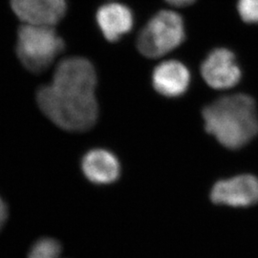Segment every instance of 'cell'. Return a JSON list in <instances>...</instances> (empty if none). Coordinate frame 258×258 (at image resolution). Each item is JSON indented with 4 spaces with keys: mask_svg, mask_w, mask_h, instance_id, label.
<instances>
[{
    "mask_svg": "<svg viewBox=\"0 0 258 258\" xmlns=\"http://www.w3.org/2000/svg\"><path fill=\"white\" fill-rule=\"evenodd\" d=\"M96 85V70L87 58L67 57L56 66L51 83L37 90V105L59 128L86 131L99 115Z\"/></svg>",
    "mask_w": 258,
    "mask_h": 258,
    "instance_id": "1",
    "label": "cell"
},
{
    "mask_svg": "<svg viewBox=\"0 0 258 258\" xmlns=\"http://www.w3.org/2000/svg\"><path fill=\"white\" fill-rule=\"evenodd\" d=\"M208 133L230 149L243 148L258 134L257 109L247 94L224 96L203 110Z\"/></svg>",
    "mask_w": 258,
    "mask_h": 258,
    "instance_id": "2",
    "label": "cell"
},
{
    "mask_svg": "<svg viewBox=\"0 0 258 258\" xmlns=\"http://www.w3.org/2000/svg\"><path fill=\"white\" fill-rule=\"evenodd\" d=\"M64 48V41L55 27L21 24L17 32L16 55L31 73L44 72Z\"/></svg>",
    "mask_w": 258,
    "mask_h": 258,
    "instance_id": "3",
    "label": "cell"
},
{
    "mask_svg": "<svg viewBox=\"0 0 258 258\" xmlns=\"http://www.w3.org/2000/svg\"><path fill=\"white\" fill-rule=\"evenodd\" d=\"M184 38L183 18L176 12L164 10L154 15L141 30L137 48L142 55L157 58L180 46Z\"/></svg>",
    "mask_w": 258,
    "mask_h": 258,
    "instance_id": "4",
    "label": "cell"
},
{
    "mask_svg": "<svg viewBox=\"0 0 258 258\" xmlns=\"http://www.w3.org/2000/svg\"><path fill=\"white\" fill-rule=\"evenodd\" d=\"M205 82L213 89H231L242 77L240 66L233 52L227 48H216L207 55L201 65Z\"/></svg>",
    "mask_w": 258,
    "mask_h": 258,
    "instance_id": "5",
    "label": "cell"
},
{
    "mask_svg": "<svg viewBox=\"0 0 258 258\" xmlns=\"http://www.w3.org/2000/svg\"><path fill=\"white\" fill-rule=\"evenodd\" d=\"M211 199L216 205L246 208L258 203V178L242 174L217 182L212 186Z\"/></svg>",
    "mask_w": 258,
    "mask_h": 258,
    "instance_id": "6",
    "label": "cell"
},
{
    "mask_svg": "<svg viewBox=\"0 0 258 258\" xmlns=\"http://www.w3.org/2000/svg\"><path fill=\"white\" fill-rule=\"evenodd\" d=\"M15 16L22 24L52 26L64 18L66 0H10Z\"/></svg>",
    "mask_w": 258,
    "mask_h": 258,
    "instance_id": "7",
    "label": "cell"
},
{
    "mask_svg": "<svg viewBox=\"0 0 258 258\" xmlns=\"http://www.w3.org/2000/svg\"><path fill=\"white\" fill-rule=\"evenodd\" d=\"M190 83L187 67L178 60H166L157 65L152 84L157 92L167 98H177L186 92Z\"/></svg>",
    "mask_w": 258,
    "mask_h": 258,
    "instance_id": "8",
    "label": "cell"
},
{
    "mask_svg": "<svg viewBox=\"0 0 258 258\" xmlns=\"http://www.w3.org/2000/svg\"><path fill=\"white\" fill-rule=\"evenodd\" d=\"M96 19L103 37L110 42L118 41L129 33L134 25V16L127 6L107 3L97 11Z\"/></svg>",
    "mask_w": 258,
    "mask_h": 258,
    "instance_id": "9",
    "label": "cell"
},
{
    "mask_svg": "<svg viewBox=\"0 0 258 258\" xmlns=\"http://www.w3.org/2000/svg\"><path fill=\"white\" fill-rule=\"evenodd\" d=\"M83 174L93 184H108L120 176L119 160L112 152L97 148L88 151L83 158Z\"/></svg>",
    "mask_w": 258,
    "mask_h": 258,
    "instance_id": "10",
    "label": "cell"
},
{
    "mask_svg": "<svg viewBox=\"0 0 258 258\" xmlns=\"http://www.w3.org/2000/svg\"><path fill=\"white\" fill-rule=\"evenodd\" d=\"M61 245L57 240L43 237L37 240L29 251L28 258H61Z\"/></svg>",
    "mask_w": 258,
    "mask_h": 258,
    "instance_id": "11",
    "label": "cell"
},
{
    "mask_svg": "<svg viewBox=\"0 0 258 258\" xmlns=\"http://www.w3.org/2000/svg\"><path fill=\"white\" fill-rule=\"evenodd\" d=\"M237 11L244 22L258 24V0H238Z\"/></svg>",
    "mask_w": 258,
    "mask_h": 258,
    "instance_id": "12",
    "label": "cell"
},
{
    "mask_svg": "<svg viewBox=\"0 0 258 258\" xmlns=\"http://www.w3.org/2000/svg\"><path fill=\"white\" fill-rule=\"evenodd\" d=\"M8 218V208L7 205L3 201V199L0 197V231L2 230L5 222Z\"/></svg>",
    "mask_w": 258,
    "mask_h": 258,
    "instance_id": "13",
    "label": "cell"
},
{
    "mask_svg": "<svg viewBox=\"0 0 258 258\" xmlns=\"http://www.w3.org/2000/svg\"><path fill=\"white\" fill-rule=\"evenodd\" d=\"M166 1L170 5L175 7H186L188 5H191L196 0H166Z\"/></svg>",
    "mask_w": 258,
    "mask_h": 258,
    "instance_id": "14",
    "label": "cell"
}]
</instances>
